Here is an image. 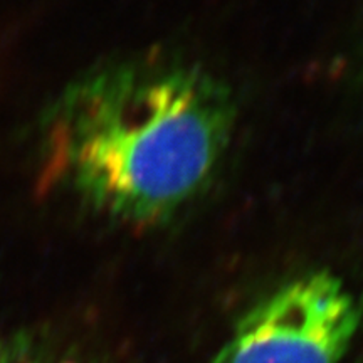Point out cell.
Masks as SVG:
<instances>
[{
    "instance_id": "2",
    "label": "cell",
    "mask_w": 363,
    "mask_h": 363,
    "mask_svg": "<svg viewBox=\"0 0 363 363\" xmlns=\"http://www.w3.org/2000/svg\"><path fill=\"white\" fill-rule=\"evenodd\" d=\"M362 320V303L342 279L311 272L256 303L212 363H340Z\"/></svg>"
},
{
    "instance_id": "1",
    "label": "cell",
    "mask_w": 363,
    "mask_h": 363,
    "mask_svg": "<svg viewBox=\"0 0 363 363\" xmlns=\"http://www.w3.org/2000/svg\"><path fill=\"white\" fill-rule=\"evenodd\" d=\"M229 91L201 67L120 62L72 83L45 148L59 182L126 224L169 219L216 174L233 133Z\"/></svg>"
},
{
    "instance_id": "4",
    "label": "cell",
    "mask_w": 363,
    "mask_h": 363,
    "mask_svg": "<svg viewBox=\"0 0 363 363\" xmlns=\"http://www.w3.org/2000/svg\"><path fill=\"white\" fill-rule=\"evenodd\" d=\"M21 343L17 342H12V340H7L4 337H0V363H2L6 358L11 355V353L16 350L17 347H19Z\"/></svg>"
},
{
    "instance_id": "3",
    "label": "cell",
    "mask_w": 363,
    "mask_h": 363,
    "mask_svg": "<svg viewBox=\"0 0 363 363\" xmlns=\"http://www.w3.org/2000/svg\"><path fill=\"white\" fill-rule=\"evenodd\" d=\"M2 363H66V362L45 360V358L39 357L38 353L29 350V347H26V345L21 343L19 347H17L16 350H13Z\"/></svg>"
}]
</instances>
